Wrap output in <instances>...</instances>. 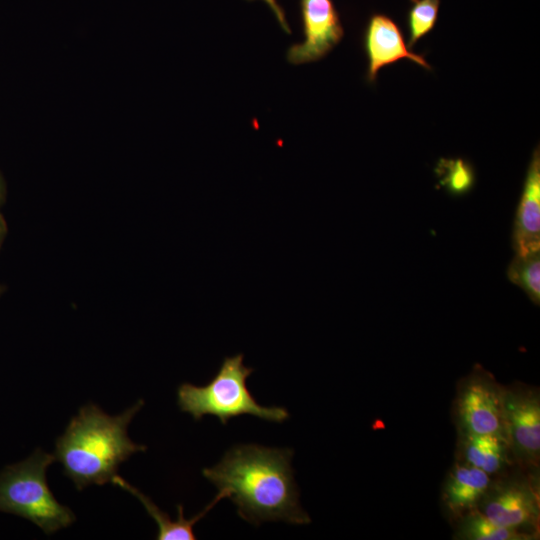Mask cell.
<instances>
[{
    "instance_id": "1",
    "label": "cell",
    "mask_w": 540,
    "mask_h": 540,
    "mask_svg": "<svg viewBox=\"0 0 540 540\" xmlns=\"http://www.w3.org/2000/svg\"><path fill=\"white\" fill-rule=\"evenodd\" d=\"M293 453L289 448L236 445L202 473L237 506L238 515L253 525L265 521L307 524L311 520L299 502Z\"/></svg>"
},
{
    "instance_id": "2",
    "label": "cell",
    "mask_w": 540,
    "mask_h": 540,
    "mask_svg": "<svg viewBox=\"0 0 540 540\" xmlns=\"http://www.w3.org/2000/svg\"><path fill=\"white\" fill-rule=\"evenodd\" d=\"M143 404L138 400L121 414L111 416L90 403L71 419L56 440L54 456L78 490L112 482L122 462L146 450L127 435L128 425Z\"/></svg>"
},
{
    "instance_id": "3",
    "label": "cell",
    "mask_w": 540,
    "mask_h": 540,
    "mask_svg": "<svg viewBox=\"0 0 540 540\" xmlns=\"http://www.w3.org/2000/svg\"><path fill=\"white\" fill-rule=\"evenodd\" d=\"M253 371V368L243 364V354L225 357L217 374L205 386L183 383L178 387V406L195 420L213 415L223 425L245 414L267 421L284 422L289 417L286 408L260 405L247 388L246 380Z\"/></svg>"
},
{
    "instance_id": "4",
    "label": "cell",
    "mask_w": 540,
    "mask_h": 540,
    "mask_svg": "<svg viewBox=\"0 0 540 540\" xmlns=\"http://www.w3.org/2000/svg\"><path fill=\"white\" fill-rule=\"evenodd\" d=\"M54 454L36 449L31 456L0 472V511L30 520L46 535L70 526L76 519L51 492L46 469Z\"/></svg>"
},
{
    "instance_id": "5",
    "label": "cell",
    "mask_w": 540,
    "mask_h": 540,
    "mask_svg": "<svg viewBox=\"0 0 540 540\" xmlns=\"http://www.w3.org/2000/svg\"><path fill=\"white\" fill-rule=\"evenodd\" d=\"M463 384L457 398V418L464 434L505 436L504 389L482 368Z\"/></svg>"
},
{
    "instance_id": "6",
    "label": "cell",
    "mask_w": 540,
    "mask_h": 540,
    "mask_svg": "<svg viewBox=\"0 0 540 540\" xmlns=\"http://www.w3.org/2000/svg\"><path fill=\"white\" fill-rule=\"evenodd\" d=\"M304 41L291 45L287 61L300 65L324 58L343 38L344 29L333 0H299Z\"/></svg>"
},
{
    "instance_id": "7",
    "label": "cell",
    "mask_w": 540,
    "mask_h": 540,
    "mask_svg": "<svg viewBox=\"0 0 540 540\" xmlns=\"http://www.w3.org/2000/svg\"><path fill=\"white\" fill-rule=\"evenodd\" d=\"M504 426L508 442L518 457L535 462L540 451V401L536 391L504 390Z\"/></svg>"
},
{
    "instance_id": "8",
    "label": "cell",
    "mask_w": 540,
    "mask_h": 540,
    "mask_svg": "<svg viewBox=\"0 0 540 540\" xmlns=\"http://www.w3.org/2000/svg\"><path fill=\"white\" fill-rule=\"evenodd\" d=\"M363 45L368 59L366 79L369 83L376 81L380 69L402 59L431 70L423 55L408 48L400 27L385 14L375 13L370 16L364 31Z\"/></svg>"
},
{
    "instance_id": "9",
    "label": "cell",
    "mask_w": 540,
    "mask_h": 540,
    "mask_svg": "<svg viewBox=\"0 0 540 540\" xmlns=\"http://www.w3.org/2000/svg\"><path fill=\"white\" fill-rule=\"evenodd\" d=\"M480 512L498 525L519 529L534 524L538 519L536 494L525 484H504L481 500ZM480 502V503H481Z\"/></svg>"
},
{
    "instance_id": "10",
    "label": "cell",
    "mask_w": 540,
    "mask_h": 540,
    "mask_svg": "<svg viewBox=\"0 0 540 540\" xmlns=\"http://www.w3.org/2000/svg\"><path fill=\"white\" fill-rule=\"evenodd\" d=\"M512 246L516 254L540 251V153L537 147L529 163L517 207Z\"/></svg>"
},
{
    "instance_id": "11",
    "label": "cell",
    "mask_w": 540,
    "mask_h": 540,
    "mask_svg": "<svg viewBox=\"0 0 540 540\" xmlns=\"http://www.w3.org/2000/svg\"><path fill=\"white\" fill-rule=\"evenodd\" d=\"M490 476L468 463L456 465L443 488V500L448 510L456 515L469 512L480 504L490 488Z\"/></svg>"
},
{
    "instance_id": "12",
    "label": "cell",
    "mask_w": 540,
    "mask_h": 540,
    "mask_svg": "<svg viewBox=\"0 0 540 540\" xmlns=\"http://www.w3.org/2000/svg\"><path fill=\"white\" fill-rule=\"evenodd\" d=\"M111 483L118 485L139 499L149 515L158 525L157 539L159 540H195L196 536L193 531L194 525L201 520L221 499L225 498L223 493L218 492L215 499H213L201 512L191 519H186L184 517L183 505L179 504L177 506L178 518L173 521L169 515L161 511L149 497L144 495L134 486L130 485L120 476L116 475Z\"/></svg>"
},
{
    "instance_id": "13",
    "label": "cell",
    "mask_w": 540,
    "mask_h": 540,
    "mask_svg": "<svg viewBox=\"0 0 540 540\" xmlns=\"http://www.w3.org/2000/svg\"><path fill=\"white\" fill-rule=\"evenodd\" d=\"M507 448V439L502 435L464 434L466 463L489 475L501 470L506 462Z\"/></svg>"
},
{
    "instance_id": "14",
    "label": "cell",
    "mask_w": 540,
    "mask_h": 540,
    "mask_svg": "<svg viewBox=\"0 0 540 540\" xmlns=\"http://www.w3.org/2000/svg\"><path fill=\"white\" fill-rule=\"evenodd\" d=\"M458 536L469 540H519L527 539L530 535L518 529L498 525L473 509L463 517Z\"/></svg>"
},
{
    "instance_id": "15",
    "label": "cell",
    "mask_w": 540,
    "mask_h": 540,
    "mask_svg": "<svg viewBox=\"0 0 540 540\" xmlns=\"http://www.w3.org/2000/svg\"><path fill=\"white\" fill-rule=\"evenodd\" d=\"M508 279L536 305L540 302V251L515 254L507 268Z\"/></svg>"
},
{
    "instance_id": "16",
    "label": "cell",
    "mask_w": 540,
    "mask_h": 540,
    "mask_svg": "<svg viewBox=\"0 0 540 540\" xmlns=\"http://www.w3.org/2000/svg\"><path fill=\"white\" fill-rule=\"evenodd\" d=\"M435 173L439 185L455 196L468 193L475 184L474 169L462 158H441L435 167Z\"/></svg>"
},
{
    "instance_id": "17",
    "label": "cell",
    "mask_w": 540,
    "mask_h": 540,
    "mask_svg": "<svg viewBox=\"0 0 540 540\" xmlns=\"http://www.w3.org/2000/svg\"><path fill=\"white\" fill-rule=\"evenodd\" d=\"M411 6L407 14L409 33L408 48L413 46L435 26L440 0H410Z\"/></svg>"
},
{
    "instance_id": "18",
    "label": "cell",
    "mask_w": 540,
    "mask_h": 540,
    "mask_svg": "<svg viewBox=\"0 0 540 540\" xmlns=\"http://www.w3.org/2000/svg\"><path fill=\"white\" fill-rule=\"evenodd\" d=\"M248 1H252V0H248ZM263 1L272 10V12L274 13L275 17L277 18L281 28L287 34H290L291 30H290V27H289V25L287 23L285 12H284L283 8L279 5V3L276 0H263Z\"/></svg>"
},
{
    "instance_id": "19",
    "label": "cell",
    "mask_w": 540,
    "mask_h": 540,
    "mask_svg": "<svg viewBox=\"0 0 540 540\" xmlns=\"http://www.w3.org/2000/svg\"><path fill=\"white\" fill-rule=\"evenodd\" d=\"M7 233V224L4 217L0 213V247L5 239Z\"/></svg>"
},
{
    "instance_id": "20",
    "label": "cell",
    "mask_w": 540,
    "mask_h": 540,
    "mask_svg": "<svg viewBox=\"0 0 540 540\" xmlns=\"http://www.w3.org/2000/svg\"><path fill=\"white\" fill-rule=\"evenodd\" d=\"M4 199H5V184L0 175V205L3 203Z\"/></svg>"
},
{
    "instance_id": "21",
    "label": "cell",
    "mask_w": 540,
    "mask_h": 540,
    "mask_svg": "<svg viewBox=\"0 0 540 540\" xmlns=\"http://www.w3.org/2000/svg\"><path fill=\"white\" fill-rule=\"evenodd\" d=\"M4 288L0 285V295L3 293Z\"/></svg>"
}]
</instances>
